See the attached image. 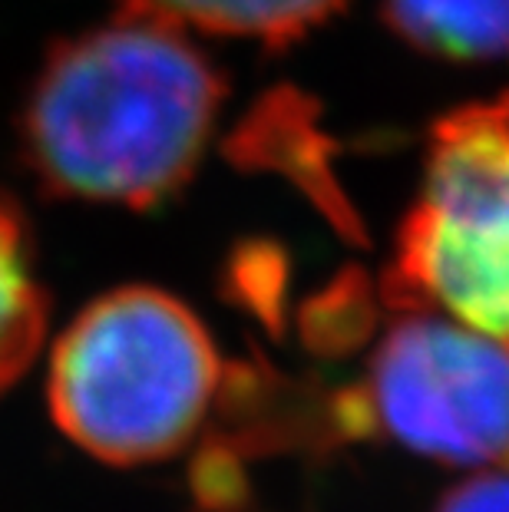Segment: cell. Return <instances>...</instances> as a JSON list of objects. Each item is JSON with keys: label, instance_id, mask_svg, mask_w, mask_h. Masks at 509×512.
<instances>
[{"label": "cell", "instance_id": "6da1fadb", "mask_svg": "<svg viewBox=\"0 0 509 512\" xmlns=\"http://www.w3.org/2000/svg\"><path fill=\"white\" fill-rule=\"evenodd\" d=\"M222 96L182 27L123 7L40 67L24 113L30 169L63 199L143 209L192 176Z\"/></svg>", "mask_w": 509, "mask_h": 512}, {"label": "cell", "instance_id": "7a4b0ae2", "mask_svg": "<svg viewBox=\"0 0 509 512\" xmlns=\"http://www.w3.org/2000/svg\"><path fill=\"white\" fill-rule=\"evenodd\" d=\"M222 384L212 334L172 294L146 285L96 298L53 347L47 397L57 427L116 466L176 456Z\"/></svg>", "mask_w": 509, "mask_h": 512}, {"label": "cell", "instance_id": "3957f363", "mask_svg": "<svg viewBox=\"0 0 509 512\" xmlns=\"http://www.w3.org/2000/svg\"><path fill=\"white\" fill-rule=\"evenodd\" d=\"M397 285L407 304L509 341V96L433 126L424 189L400 228Z\"/></svg>", "mask_w": 509, "mask_h": 512}, {"label": "cell", "instance_id": "277c9868", "mask_svg": "<svg viewBox=\"0 0 509 512\" xmlns=\"http://www.w3.org/2000/svg\"><path fill=\"white\" fill-rule=\"evenodd\" d=\"M351 410L430 460L509 466V341L420 304L384 331Z\"/></svg>", "mask_w": 509, "mask_h": 512}, {"label": "cell", "instance_id": "5b68a950", "mask_svg": "<svg viewBox=\"0 0 509 512\" xmlns=\"http://www.w3.org/2000/svg\"><path fill=\"white\" fill-rule=\"evenodd\" d=\"M410 47L443 60H509V0H384Z\"/></svg>", "mask_w": 509, "mask_h": 512}, {"label": "cell", "instance_id": "8992f818", "mask_svg": "<svg viewBox=\"0 0 509 512\" xmlns=\"http://www.w3.org/2000/svg\"><path fill=\"white\" fill-rule=\"evenodd\" d=\"M123 7L176 27L288 43L338 14L344 0H123Z\"/></svg>", "mask_w": 509, "mask_h": 512}, {"label": "cell", "instance_id": "52a82bcc", "mask_svg": "<svg viewBox=\"0 0 509 512\" xmlns=\"http://www.w3.org/2000/svg\"><path fill=\"white\" fill-rule=\"evenodd\" d=\"M47 331V298L34 275L27 228L14 205L0 199V390L34 361Z\"/></svg>", "mask_w": 509, "mask_h": 512}, {"label": "cell", "instance_id": "ba28073f", "mask_svg": "<svg viewBox=\"0 0 509 512\" xmlns=\"http://www.w3.org/2000/svg\"><path fill=\"white\" fill-rule=\"evenodd\" d=\"M437 512H509V466H486L440 499Z\"/></svg>", "mask_w": 509, "mask_h": 512}]
</instances>
